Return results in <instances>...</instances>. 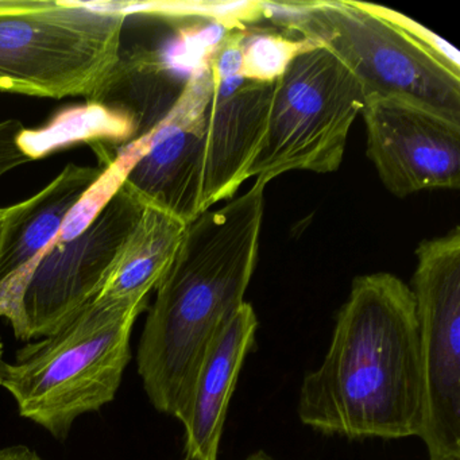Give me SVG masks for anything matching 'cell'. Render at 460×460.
I'll list each match as a JSON object with an SVG mask.
<instances>
[{
    "label": "cell",
    "instance_id": "cell-1",
    "mask_svg": "<svg viewBox=\"0 0 460 460\" xmlns=\"http://www.w3.org/2000/svg\"><path fill=\"white\" fill-rule=\"evenodd\" d=\"M422 393L411 287L390 273L357 277L322 365L304 376L298 419L317 432L352 440L419 438Z\"/></svg>",
    "mask_w": 460,
    "mask_h": 460
},
{
    "label": "cell",
    "instance_id": "cell-2",
    "mask_svg": "<svg viewBox=\"0 0 460 460\" xmlns=\"http://www.w3.org/2000/svg\"><path fill=\"white\" fill-rule=\"evenodd\" d=\"M268 182L187 225L158 282L137 352L145 393L161 413H181L199 367L244 303L257 266Z\"/></svg>",
    "mask_w": 460,
    "mask_h": 460
},
{
    "label": "cell",
    "instance_id": "cell-3",
    "mask_svg": "<svg viewBox=\"0 0 460 460\" xmlns=\"http://www.w3.org/2000/svg\"><path fill=\"white\" fill-rule=\"evenodd\" d=\"M147 300L95 298L56 332L7 362L2 387L23 419L55 438L114 401L131 359V333Z\"/></svg>",
    "mask_w": 460,
    "mask_h": 460
},
{
    "label": "cell",
    "instance_id": "cell-4",
    "mask_svg": "<svg viewBox=\"0 0 460 460\" xmlns=\"http://www.w3.org/2000/svg\"><path fill=\"white\" fill-rule=\"evenodd\" d=\"M125 20L80 0H0V93L91 101L119 60Z\"/></svg>",
    "mask_w": 460,
    "mask_h": 460
},
{
    "label": "cell",
    "instance_id": "cell-5",
    "mask_svg": "<svg viewBox=\"0 0 460 460\" xmlns=\"http://www.w3.org/2000/svg\"><path fill=\"white\" fill-rule=\"evenodd\" d=\"M266 20L330 50L359 83L366 101L394 99L460 125V77L360 2H263Z\"/></svg>",
    "mask_w": 460,
    "mask_h": 460
},
{
    "label": "cell",
    "instance_id": "cell-6",
    "mask_svg": "<svg viewBox=\"0 0 460 460\" xmlns=\"http://www.w3.org/2000/svg\"><path fill=\"white\" fill-rule=\"evenodd\" d=\"M366 99L354 75L323 47L298 53L276 82L268 128L247 180L293 171L332 173Z\"/></svg>",
    "mask_w": 460,
    "mask_h": 460
},
{
    "label": "cell",
    "instance_id": "cell-7",
    "mask_svg": "<svg viewBox=\"0 0 460 460\" xmlns=\"http://www.w3.org/2000/svg\"><path fill=\"white\" fill-rule=\"evenodd\" d=\"M414 301L422 366L419 438L429 460L460 459V228L416 250Z\"/></svg>",
    "mask_w": 460,
    "mask_h": 460
},
{
    "label": "cell",
    "instance_id": "cell-8",
    "mask_svg": "<svg viewBox=\"0 0 460 460\" xmlns=\"http://www.w3.org/2000/svg\"><path fill=\"white\" fill-rule=\"evenodd\" d=\"M145 206L123 182L84 233L53 241L34 268L12 325L21 341L56 332L98 297Z\"/></svg>",
    "mask_w": 460,
    "mask_h": 460
},
{
    "label": "cell",
    "instance_id": "cell-9",
    "mask_svg": "<svg viewBox=\"0 0 460 460\" xmlns=\"http://www.w3.org/2000/svg\"><path fill=\"white\" fill-rule=\"evenodd\" d=\"M211 93L204 53L165 117L139 137L145 152L125 181L145 207L161 209L185 225L203 214L201 180Z\"/></svg>",
    "mask_w": 460,
    "mask_h": 460
},
{
    "label": "cell",
    "instance_id": "cell-10",
    "mask_svg": "<svg viewBox=\"0 0 460 460\" xmlns=\"http://www.w3.org/2000/svg\"><path fill=\"white\" fill-rule=\"evenodd\" d=\"M367 155L398 198L460 185V125L394 99L366 101Z\"/></svg>",
    "mask_w": 460,
    "mask_h": 460
},
{
    "label": "cell",
    "instance_id": "cell-11",
    "mask_svg": "<svg viewBox=\"0 0 460 460\" xmlns=\"http://www.w3.org/2000/svg\"><path fill=\"white\" fill-rule=\"evenodd\" d=\"M274 87L276 83L242 76H212L204 141L201 212L234 198L247 181V172L265 138Z\"/></svg>",
    "mask_w": 460,
    "mask_h": 460
},
{
    "label": "cell",
    "instance_id": "cell-12",
    "mask_svg": "<svg viewBox=\"0 0 460 460\" xmlns=\"http://www.w3.org/2000/svg\"><path fill=\"white\" fill-rule=\"evenodd\" d=\"M103 166L68 164L44 190L22 203L0 209V317L14 324L21 298L45 250Z\"/></svg>",
    "mask_w": 460,
    "mask_h": 460
},
{
    "label": "cell",
    "instance_id": "cell-13",
    "mask_svg": "<svg viewBox=\"0 0 460 460\" xmlns=\"http://www.w3.org/2000/svg\"><path fill=\"white\" fill-rule=\"evenodd\" d=\"M257 330V314L244 301L207 351L177 417L184 427L185 460H217L228 406Z\"/></svg>",
    "mask_w": 460,
    "mask_h": 460
},
{
    "label": "cell",
    "instance_id": "cell-14",
    "mask_svg": "<svg viewBox=\"0 0 460 460\" xmlns=\"http://www.w3.org/2000/svg\"><path fill=\"white\" fill-rule=\"evenodd\" d=\"M185 228L187 225L177 217L155 207H145L96 298L147 300L173 261Z\"/></svg>",
    "mask_w": 460,
    "mask_h": 460
},
{
    "label": "cell",
    "instance_id": "cell-15",
    "mask_svg": "<svg viewBox=\"0 0 460 460\" xmlns=\"http://www.w3.org/2000/svg\"><path fill=\"white\" fill-rule=\"evenodd\" d=\"M171 66L157 50L134 47L120 52L106 83L91 101L133 118L139 137L152 130L171 110Z\"/></svg>",
    "mask_w": 460,
    "mask_h": 460
},
{
    "label": "cell",
    "instance_id": "cell-16",
    "mask_svg": "<svg viewBox=\"0 0 460 460\" xmlns=\"http://www.w3.org/2000/svg\"><path fill=\"white\" fill-rule=\"evenodd\" d=\"M138 138V126L130 115L87 102L58 112L44 128H23L18 137V146L31 161L76 142H84L93 150H115Z\"/></svg>",
    "mask_w": 460,
    "mask_h": 460
},
{
    "label": "cell",
    "instance_id": "cell-17",
    "mask_svg": "<svg viewBox=\"0 0 460 460\" xmlns=\"http://www.w3.org/2000/svg\"><path fill=\"white\" fill-rule=\"evenodd\" d=\"M90 9L109 14L211 20L225 31H242L247 23L266 20L263 2H84Z\"/></svg>",
    "mask_w": 460,
    "mask_h": 460
},
{
    "label": "cell",
    "instance_id": "cell-18",
    "mask_svg": "<svg viewBox=\"0 0 460 460\" xmlns=\"http://www.w3.org/2000/svg\"><path fill=\"white\" fill-rule=\"evenodd\" d=\"M241 76L257 82L276 83L290 61L312 47L305 40H292L269 31H242Z\"/></svg>",
    "mask_w": 460,
    "mask_h": 460
},
{
    "label": "cell",
    "instance_id": "cell-19",
    "mask_svg": "<svg viewBox=\"0 0 460 460\" xmlns=\"http://www.w3.org/2000/svg\"><path fill=\"white\" fill-rule=\"evenodd\" d=\"M363 9L367 10L376 17L381 18L393 28L397 29L403 36L408 37L414 44L419 45L425 52L429 53L441 66H446L452 74L460 77L459 53L451 45L447 44L438 34L432 33L428 29L422 28L420 23L414 22L411 18L387 7L376 6V4H362Z\"/></svg>",
    "mask_w": 460,
    "mask_h": 460
},
{
    "label": "cell",
    "instance_id": "cell-20",
    "mask_svg": "<svg viewBox=\"0 0 460 460\" xmlns=\"http://www.w3.org/2000/svg\"><path fill=\"white\" fill-rule=\"evenodd\" d=\"M23 128L22 122L17 119L0 122V179L31 161L18 146V137Z\"/></svg>",
    "mask_w": 460,
    "mask_h": 460
},
{
    "label": "cell",
    "instance_id": "cell-21",
    "mask_svg": "<svg viewBox=\"0 0 460 460\" xmlns=\"http://www.w3.org/2000/svg\"><path fill=\"white\" fill-rule=\"evenodd\" d=\"M0 460H45L36 449L28 446H10L0 448Z\"/></svg>",
    "mask_w": 460,
    "mask_h": 460
},
{
    "label": "cell",
    "instance_id": "cell-22",
    "mask_svg": "<svg viewBox=\"0 0 460 460\" xmlns=\"http://www.w3.org/2000/svg\"><path fill=\"white\" fill-rule=\"evenodd\" d=\"M244 460H277L270 455L266 454L265 451H257L254 454L249 455Z\"/></svg>",
    "mask_w": 460,
    "mask_h": 460
},
{
    "label": "cell",
    "instance_id": "cell-23",
    "mask_svg": "<svg viewBox=\"0 0 460 460\" xmlns=\"http://www.w3.org/2000/svg\"><path fill=\"white\" fill-rule=\"evenodd\" d=\"M7 362L4 359V351H2V346H0V386L4 379V374H6Z\"/></svg>",
    "mask_w": 460,
    "mask_h": 460
},
{
    "label": "cell",
    "instance_id": "cell-24",
    "mask_svg": "<svg viewBox=\"0 0 460 460\" xmlns=\"http://www.w3.org/2000/svg\"><path fill=\"white\" fill-rule=\"evenodd\" d=\"M438 460H460V459H438Z\"/></svg>",
    "mask_w": 460,
    "mask_h": 460
},
{
    "label": "cell",
    "instance_id": "cell-25",
    "mask_svg": "<svg viewBox=\"0 0 460 460\" xmlns=\"http://www.w3.org/2000/svg\"><path fill=\"white\" fill-rule=\"evenodd\" d=\"M0 209H2V208H0Z\"/></svg>",
    "mask_w": 460,
    "mask_h": 460
}]
</instances>
